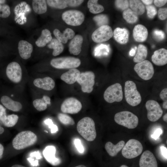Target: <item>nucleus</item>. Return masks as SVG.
<instances>
[{
  "instance_id": "55",
  "label": "nucleus",
  "mask_w": 167,
  "mask_h": 167,
  "mask_svg": "<svg viewBox=\"0 0 167 167\" xmlns=\"http://www.w3.org/2000/svg\"><path fill=\"white\" fill-rule=\"evenodd\" d=\"M141 1L147 5H151L153 2V1L151 0H142Z\"/></svg>"
},
{
  "instance_id": "21",
  "label": "nucleus",
  "mask_w": 167,
  "mask_h": 167,
  "mask_svg": "<svg viewBox=\"0 0 167 167\" xmlns=\"http://www.w3.org/2000/svg\"><path fill=\"white\" fill-rule=\"evenodd\" d=\"M53 34L57 40L63 44L66 43L68 40L72 39L75 36L74 31L69 28L66 29L62 33L55 28L53 31Z\"/></svg>"
},
{
  "instance_id": "31",
  "label": "nucleus",
  "mask_w": 167,
  "mask_h": 167,
  "mask_svg": "<svg viewBox=\"0 0 167 167\" xmlns=\"http://www.w3.org/2000/svg\"><path fill=\"white\" fill-rule=\"evenodd\" d=\"M148 54L146 47L142 44L138 45L137 52L133 58V61L136 63H139L145 60Z\"/></svg>"
},
{
  "instance_id": "43",
  "label": "nucleus",
  "mask_w": 167,
  "mask_h": 167,
  "mask_svg": "<svg viewBox=\"0 0 167 167\" xmlns=\"http://www.w3.org/2000/svg\"><path fill=\"white\" fill-rule=\"evenodd\" d=\"M161 98L163 101V107L165 109H167V88L163 89L161 92L160 95Z\"/></svg>"
},
{
  "instance_id": "23",
  "label": "nucleus",
  "mask_w": 167,
  "mask_h": 167,
  "mask_svg": "<svg viewBox=\"0 0 167 167\" xmlns=\"http://www.w3.org/2000/svg\"><path fill=\"white\" fill-rule=\"evenodd\" d=\"M1 101L7 109L14 112H18L22 108L21 104L13 100L7 96H2L1 98Z\"/></svg>"
},
{
  "instance_id": "19",
  "label": "nucleus",
  "mask_w": 167,
  "mask_h": 167,
  "mask_svg": "<svg viewBox=\"0 0 167 167\" xmlns=\"http://www.w3.org/2000/svg\"><path fill=\"white\" fill-rule=\"evenodd\" d=\"M56 151L55 147L52 145L46 147L43 152V154L46 160L53 165H57L61 162L59 158L55 156Z\"/></svg>"
},
{
  "instance_id": "52",
  "label": "nucleus",
  "mask_w": 167,
  "mask_h": 167,
  "mask_svg": "<svg viewBox=\"0 0 167 167\" xmlns=\"http://www.w3.org/2000/svg\"><path fill=\"white\" fill-rule=\"evenodd\" d=\"M29 156L31 157H35L37 160L40 159L42 157L39 151H35L30 153Z\"/></svg>"
},
{
  "instance_id": "60",
  "label": "nucleus",
  "mask_w": 167,
  "mask_h": 167,
  "mask_svg": "<svg viewBox=\"0 0 167 167\" xmlns=\"http://www.w3.org/2000/svg\"><path fill=\"white\" fill-rule=\"evenodd\" d=\"M6 1L5 0H0V4H5Z\"/></svg>"
},
{
  "instance_id": "48",
  "label": "nucleus",
  "mask_w": 167,
  "mask_h": 167,
  "mask_svg": "<svg viewBox=\"0 0 167 167\" xmlns=\"http://www.w3.org/2000/svg\"><path fill=\"white\" fill-rule=\"evenodd\" d=\"M74 144L76 148L79 153H82L84 152V148L79 139H75L74 140Z\"/></svg>"
},
{
  "instance_id": "61",
  "label": "nucleus",
  "mask_w": 167,
  "mask_h": 167,
  "mask_svg": "<svg viewBox=\"0 0 167 167\" xmlns=\"http://www.w3.org/2000/svg\"><path fill=\"white\" fill-rule=\"evenodd\" d=\"M75 167H86L84 165H79L76 166H75Z\"/></svg>"
},
{
  "instance_id": "33",
  "label": "nucleus",
  "mask_w": 167,
  "mask_h": 167,
  "mask_svg": "<svg viewBox=\"0 0 167 167\" xmlns=\"http://www.w3.org/2000/svg\"><path fill=\"white\" fill-rule=\"evenodd\" d=\"M130 5L131 9L138 15H141L144 13L145 11L144 6L140 1L130 0Z\"/></svg>"
},
{
  "instance_id": "41",
  "label": "nucleus",
  "mask_w": 167,
  "mask_h": 167,
  "mask_svg": "<svg viewBox=\"0 0 167 167\" xmlns=\"http://www.w3.org/2000/svg\"><path fill=\"white\" fill-rule=\"evenodd\" d=\"M147 10V15L149 18L152 19L157 14V10L155 7L152 5H147L146 6Z\"/></svg>"
},
{
  "instance_id": "36",
  "label": "nucleus",
  "mask_w": 167,
  "mask_h": 167,
  "mask_svg": "<svg viewBox=\"0 0 167 167\" xmlns=\"http://www.w3.org/2000/svg\"><path fill=\"white\" fill-rule=\"evenodd\" d=\"M58 118L61 123L65 125H73L75 122L74 119L69 115L62 113H59Z\"/></svg>"
},
{
  "instance_id": "30",
  "label": "nucleus",
  "mask_w": 167,
  "mask_h": 167,
  "mask_svg": "<svg viewBox=\"0 0 167 167\" xmlns=\"http://www.w3.org/2000/svg\"><path fill=\"white\" fill-rule=\"evenodd\" d=\"M47 47L50 49H53L52 55L55 56L61 54L64 48L62 43L56 38H53L50 43L47 44Z\"/></svg>"
},
{
  "instance_id": "45",
  "label": "nucleus",
  "mask_w": 167,
  "mask_h": 167,
  "mask_svg": "<svg viewBox=\"0 0 167 167\" xmlns=\"http://www.w3.org/2000/svg\"><path fill=\"white\" fill-rule=\"evenodd\" d=\"M159 18L161 20H164L167 18V8H161L159 9L158 12Z\"/></svg>"
},
{
  "instance_id": "56",
  "label": "nucleus",
  "mask_w": 167,
  "mask_h": 167,
  "mask_svg": "<svg viewBox=\"0 0 167 167\" xmlns=\"http://www.w3.org/2000/svg\"><path fill=\"white\" fill-rule=\"evenodd\" d=\"M4 151V148L2 145L0 143V159L2 157V155L3 154Z\"/></svg>"
},
{
  "instance_id": "46",
  "label": "nucleus",
  "mask_w": 167,
  "mask_h": 167,
  "mask_svg": "<svg viewBox=\"0 0 167 167\" xmlns=\"http://www.w3.org/2000/svg\"><path fill=\"white\" fill-rule=\"evenodd\" d=\"M7 116L6 109L0 104V120L3 124L6 121Z\"/></svg>"
},
{
  "instance_id": "42",
  "label": "nucleus",
  "mask_w": 167,
  "mask_h": 167,
  "mask_svg": "<svg viewBox=\"0 0 167 167\" xmlns=\"http://www.w3.org/2000/svg\"><path fill=\"white\" fill-rule=\"evenodd\" d=\"M152 34L154 38L159 41L163 40L165 37L164 32L158 29L155 30L153 32Z\"/></svg>"
},
{
  "instance_id": "39",
  "label": "nucleus",
  "mask_w": 167,
  "mask_h": 167,
  "mask_svg": "<svg viewBox=\"0 0 167 167\" xmlns=\"http://www.w3.org/2000/svg\"><path fill=\"white\" fill-rule=\"evenodd\" d=\"M11 14V9L8 5L5 3L0 4V17L7 18Z\"/></svg>"
},
{
  "instance_id": "25",
  "label": "nucleus",
  "mask_w": 167,
  "mask_h": 167,
  "mask_svg": "<svg viewBox=\"0 0 167 167\" xmlns=\"http://www.w3.org/2000/svg\"><path fill=\"white\" fill-rule=\"evenodd\" d=\"M113 36L117 42L121 44H125L128 41L129 32L125 28H117L113 32Z\"/></svg>"
},
{
  "instance_id": "9",
  "label": "nucleus",
  "mask_w": 167,
  "mask_h": 167,
  "mask_svg": "<svg viewBox=\"0 0 167 167\" xmlns=\"http://www.w3.org/2000/svg\"><path fill=\"white\" fill-rule=\"evenodd\" d=\"M134 70L140 78L145 80L150 79L154 74L153 65L148 60L137 63L134 66Z\"/></svg>"
},
{
  "instance_id": "51",
  "label": "nucleus",
  "mask_w": 167,
  "mask_h": 167,
  "mask_svg": "<svg viewBox=\"0 0 167 167\" xmlns=\"http://www.w3.org/2000/svg\"><path fill=\"white\" fill-rule=\"evenodd\" d=\"M166 0H155L154 1V4L157 7H161L165 5L167 3Z\"/></svg>"
},
{
  "instance_id": "1",
  "label": "nucleus",
  "mask_w": 167,
  "mask_h": 167,
  "mask_svg": "<svg viewBox=\"0 0 167 167\" xmlns=\"http://www.w3.org/2000/svg\"><path fill=\"white\" fill-rule=\"evenodd\" d=\"M77 129L80 135L88 141H93L96 137L95 123L91 118L85 117L80 120L77 124Z\"/></svg>"
},
{
  "instance_id": "35",
  "label": "nucleus",
  "mask_w": 167,
  "mask_h": 167,
  "mask_svg": "<svg viewBox=\"0 0 167 167\" xmlns=\"http://www.w3.org/2000/svg\"><path fill=\"white\" fill-rule=\"evenodd\" d=\"M46 1L49 6L56 9H63L68 6L65 0H47Z\"/></svg>"
},
{
  "instance_id": "28",
  "label": "nucleus",
  "mask_w": 167,
  "mask_h": 167,
  "mask_svg": "<svg viewBox=\"0 0 167 167\" xmlns=\"http://www.w3.org/2000/svg\"><path fill=\"white\" fill-rule=\"evenodd\" d=\"M50 98L46 95L44 96L41 98L36 99L32 102L34 107L38 111H41L45 110L48 104H50Z\"/></svg>"
},
{
  "instance_id": "40",
  "label": "nucleus",
  "mask_w": 167,
  "mask_h": 167,
  "mask_svg": "<svg viewBox=\"0 0 167 167\" xmlns=\"http://www.w3.org/2000/svg\"><path fill=\"white\" fill-rule=\"evenodd\" d=\"M115 4L117 8L123 11L128 8L129 5L128 1L126 0H115Z\"/></svg>"
},
{
  "instance_id": "44",
  "label": "nucleus",
  "mask_w": 167,
  "mask_h": 167,
  "mask_svg": "<svg viewBox=\"0 0 167 167\" xmlns=\"http://www.w3.org/2000/svg\"><path fill=\"white\" fill-rule=\"evenodd\" d=\"M45 123L48 125L49 127L51 129L52 133H56L58 131V127L57 125L53 124L52 120L49 118L46 119L44 121Z\"/></svg>"
},
{
  "instance_id": "11",
  "label": "nucleus",
  "mask_w": 167,
  "mask_h": 167,
  "mask_svg": "<svg viewBox=\"0 0 167 167\" xmlns=\"http://www.w3.org/2000/svg\"><path fill=\"white\" fill-rule=\"evenodd\" d=\"M113 35L111 28L108 25L99 27L92 33V39L95 43H100L107 41Z\"/></svg>"
},
{
  "instance_id": "57",
  "label": "nucleus",
  "mask_w": 167,
  "mask_h": 167,
  "mask_svg": "<svg viewBox=\"0 0 167 167\" xmlns=\"http://www.w3.org/2000/svg\"><path fill=\"white\" fill-rule=\"evenodd\" d=\"M2 123L1 121L0 120V134H2L4 131V129L2 126Z\"/></svg>"
},
{
  "instance_id": "47",
  "label": "nucleus",
  "mask_w": 167,
  "mask_h": 167,
  "mask_svg": "<svg viewBox=\"0 0 167 167\" xmlns=\"http://www.w3.org/2000/svg\"><path fill=\"white\" fill-rule=\"evenodd\" d=\"M67 6L71 7L78 6L81 4L84 1L82 0H65Z\"/></svg>"
},
{
  "instance_id": "24",
  "label": "nucleus",
  "mask_w": 167,
  "mask_h": 167,
  "mask_svg": "<svg viewBox=\"0 0 167 167\" xmlns=\"http://www.w3.org/2000/svg\"><path fill=\"white\" fill-rule=\"evenodd\" d=\"M80 73V71L76 68L71 69L62 74L60 78L67 84H71L76 81Z\"/></svg>"
},
{
  "instance_id": "22",
  "label": "nucleus",
  "mask_w": 167,
  "mask_h": 167,
  "mask_svg": "<svg viewBox=\"0 0 167 167\" xmlns=\"http://www.w3.org/2000/svg\"><path fill=\"white\" fill-rule=\"evenodd\" d=\"M133 35L135 41L138 42H143L147 38L148 32L147 28L144 26L138 24L135 26Z\"/></svg>"
},
{
  "instance_id": "16",
  "label": "nucleus",
  "mask_w": 167,
  "mask_h": 167,
  "mask_svg": "<svg viewBox=\"0 0 167 167\" xmlns=\"http://www.w3.org/2000/svg\"><path fill=\"white\" fill-rule=\"evenodd\" d=\"M139 167H158L156 158L149 150L145 151L142 154L139 161Z\"/></svg>"
},
{
  "instance_id": "12",
  "label": "nucleus",
  "mask_w": 167,
  "mask_h": 167,
  "mask_svg": "<svg viewBox=\"0 0 167 167\" xmlns=\"http://www.w3.org/2000/svg\"><path fill=\"white\" fill-rule=\"evenodd\" d=\"M147 110L148 119L152 122H156L162 116L163 111L158 103L154 100L148 101L145 104Z\"/></svg>"
},
{
  "instance_id": "29",
  "label": "nucleus",
  "mask_w": 167,
  "mask_h": 167,
  "mask_svg": "<svg viewBox=\"0 0 167 167\" xmlns=\"http://www.w3.org/2000/svg\"><path fill=\"white\" fill-rule=\"evenodd\" d=\"M32 7L34 11L36 14L41 15L47 11V3L45 0H33L32 1Z\"/></svg>"
},
{
  "instance_id": "17",
  "label": "nucleus",
  "mask_w": 167,
  "mask_h": 167,
  "mask_svg": "<svg viewBox=\"0 0 167 167\" xmlns=\"http://www.w3.org/2000/svg\"><path fill=\"white\" fill-rule=\"evenodd\" d=\"M33 83L36 87L47 91L52 90L55 86L54 80L49 77L36 79L34 80Z\"/></svg>"
},
{
  "instance_id": "59",
  "label": "nucleus",
  "mask_w": 167,
  "mask_h": 167,
  "mask_svg": "<svg viewBox=\"0 0 167 167\" xmlns=\"http://www.w3.org/2000/svg\"><path fill=\"white\" fill-rule=\"evenodd\" d=\"M11 167H25L24 166L20 165H13Z\"/></svg>"
},
{
  "instance_id": "50",
  "label": "nucleus",
  "mask_w": 167,
  "mask_h": 167,
  "mask_svg": "<svg viewBox=\"0 0 167 167\" xmlns=\"http://www.w3.org/2000/svg\"><path fill=\"white\" fill-rule=\"evenodd\" d=\"M162 131L161 128H158L155 131L153 134L151 135V137L156 140L162 134Z\"/></svg>"
},
{
  "instance_id": "2",
  "label": "nucleus",
  "mask_w": 167,
  "mask_h": 167,
  "mask_svg": "<svg viewBox=\"0 0 167 167\" xmlns=\"http://www.w3.org/2000/svg\"><path fill=\"white\" fill-rule=\"evenodd\" d=\"M37 139V136L32 132L30 131H22L13 139L12 145L15 149H23L34 144Z\"/></svg>"
},
{
  "instance_id": "49",
  "label": "nucleus",
  "mask_w": 167,
  "mask_h": 167,
  "mask_svg": "<svg viewBox=\"0 0 167 167\" xmlns=\"http://www.w3.org/2000/svg\"><path fill=\"white\" fill-rule=\"evenodd\" d=\"M160 152L162 156L165 160L167 161V149L164 146L161 145L160 148Z\"/></svg>"
},
{
  "instance_id": "10",
  "label": "nucleus",
  "mask_w": 167,
  "mask_h": 167,
  "mask_svg": "<svg viewBox=\"0 0 167 167\" xmlns=\"http://www.w3.org/2000/svg\"><path fill=\"white\" fill-rule=\"evenodd\" d=\"M62 17L66 23L72 26L80 25L84 22L85 19L84 13L77 10L66 11L62 13Z\"/></svg>"
},
{
  "instance_id": "53",
  "label": "nucleus",
  "mask_w": 167,
  "mask_h": 167,
  "mask_svg": "<svg viewBox=\"0 0 167 167\" xmlns=\"http://www.w3.org/2000/svg\"><path fill=\"white\" fill-rule=\"evenodd\" d=\"M27 160L30 163L31 165L33 166H37L39 165V162L38 160H35L32 157L28 158Z\"/></svg>"
},
{
  "instance_id": "13",
  "label": "nucleus",
  "mask_w": 167,
  "mask_h": 167,
  "mask_svg": "<svg viewBox=\"0 0 167 167\" xmlns=\"http://www.w3.org/2000/svg\"><path fill=\"white\" fill-rule=\"evenodd\" d=\"M6 73L8 78L13 83H19L22 79V68L19 64L16 62H12L8 65Z\"/></svg>"
},
{
  "instance_id": "63",
  "label": "nucleus",
  "mask_w": 167,
  "mask_h": 167,
  "mask_svg": "<svg viewBox=\"0 0 167 167\" xmlns=\"http://www.w3.org/2000/svg\"><path fill=\"white\" fill-rule=\"evenodd\" d=\"M44 131L45 132H47V133H48V132L47 131H45H45Z\"/></svg>"
},
{
  "instance_id": "26",
  "label": "nucleus",
  "mask_w": 167,
  "mask_h": 167,
  "mask_svg": "<svg viewBox=\"0 0 167 167\" xmlns=\"http://www.w3.org/2000/svg\"><path fill=\"white\" fill-rule=\"evenodd\" d=\"M50 31L47 28L43 29L40 36L35 41V44L38 48H42L48 44L52 39Z\"/></svg>"
},
{
  "instance_id": "58",
  "label": "nucleus",
  "mask_w": 167,
  "mask_h": 167,
  "mask_svg": "<svg viewBox=\"0 0 167 167\" xmlns=\"http://www.w3.org/2000/svg\"><path fill=\"white\" fill-rule=\"evenodd\" d=\"M163 120L167 122V113H165L163 117Z\"/></svg>"
},
{
  "instance_id": "37",
  "label": "nucleus",
  "mask_w": 167,
  "mask_h": 167,
  "mask_svg": "<svg viewBox=\"0 0 167 167\" xmlns=\"http://www.w3.org/2000/svg\"><path fill=\"white\" fill-rule=\"evenodd\" d=\"M93 20L96 23L97 25L100 27L105 25H107L109 23L108 16L105 14H99L95 16Z\"/></svg>"
},
{
  "instance_id": "20",
  "label": "nucleus",
  "mask_w": 167,
  "mask_h": 167,
  "mask_svg": "<svg viewBox=\"0 0 167 167\" xmlns=\"http://www.w3.org/2000/svg\"><path fill=\"white\" fill-rule=\"evenodd\" d=\"M152 62L156 65L162 66L167 63V50L161 48L155 51L151 57Z\"/></svg>"
},
{
  "instance_id": "14",
  "label": "nucleus",
  "mask_w": 167,
  "mask_h": 167,
  "mask_svg": "<svg viewBox=\"0 0 167 167\" xmlns=\"http://www.w3.org/2000/svg\"><path fill=\"white\" fill-rule=\"evenodd\" d=\"M82 108L81 103L79 100L71 97L63 101L61 106V110L64 113L73 114L78 113Z\"/></svg>"
},
{
  "instance_id": "27",
  "label": "nucleus",
  "mask_w": 167,
  "mask_h": 167,
  "mask_svg": "<svg viewBox=\"0 0 167 167\" xmlns=\"http://www.w3.org/2000/svg\"><path fill=\"white\" fill-rule=\"evenodd\" d=\"M125 144L123 140H121L114 145L110 142H107L105 145V149L108 154L111 156H116L123 148Z\"/></svg>"
},
{
  "instance_id": "8",
  "label": "nucleus",
  "mask_w": 167,
  "mask_h": 167,
  "mask_svg": "<svg viewBox=\"0 0 167 167\" xmlns=\"http://www.w3.org/2000/svg\"><path fill=\"white\" fill-rule=\"evenodd\" d=\"M95 75L91 71L80 73L76 81L81 87L84 92L90 93L92 92L95 84Z\"/></svg>"
},
{
  "instance_id": "34",
  "label": "nucleus",
  "mask_w": 167,
  "mask_h": 167,
  "mask_svg": "<svg viewBox=\"0 0 167 167\" xmlns=\"http://www.w3.org/2000/svg\"><path fill=\"white\" fill-rule=\"evenodd\" d=\"M98 0H89L87 3L89 11L94 14L100 13L104 10V7L98 3Z\"/></svg>"
},
{
  "instance_id": "7",
  "label": "nucleus",
  "mask_w": 167,
  "mask_h": 167,
  "mask_svg": "<svg viewBox=\"0 0 167 167\" xmlns=\"http://www.w3.org/2000/svg\"><path fill=\"white\" fill-rule=\"evenodd\" d=\"M103 96L105 100L109 103L121 101L123 98L121 85L116 83L109 86L105 91Z\"/></svg>"
},
{
  "instance_id": "62",
  "label": "nucleus",
  "mask_w": 167,
  "mask_h": 167,
  "mask_svg": "<svg viewBox=\"0 0 167 167\" xmlns=\"http://www.w3.org/2000/svg\"><path fill=\"white\" fill-rule=\"evenodd\" d=\"M120 167H128L125 165H122Z\"/></svg>"
},
{
  "instance_id": "18",
  "label": "nucleus",
  "mask_w": 167,
  "mask_h": 167,
  "mask_svg": "<svg viewBox=\"0 0 167 167\" xmlns=\"http://www.w3.org/2000/svg\"><path fill=\"white\" fill-rule=\"evenodd\" d=\"M83 42V38L82 36L79 35L75 36L69 45V50L70 54L74 55H79L81 52Z\"/></svg>"
},
{
  "instance_id": "32",
  "label": "nucleus",
  "mask_w": 167,
  "mask_h": 167,
  "mask_svg": "<svg viewBox=\"0 0 167 167\" xmlns=\"http://www.w3.org/2000/svg\"><path fill=\"white\" fill-rule=\"evenodd\" d=\"M138 15L130 8L124 11L122 16L124 19L128 23L133 24L136 23L138 19Z\"/></svg>"
},
{
  "instance_id": "4",
  "label": "nucleus",
  "mask_w": 167,
  "mask_h": 167,
  "mask_svg": "<svg viewBox=\"0 0 167 167\" xmlns=\"http://www.w3.org/2000/svg\"><path fill=\"white\" fill-rule=\"evenodd\" d=\"M115 122L119 125L129 129H134L138 125V117L129 111H122L117 113L114 116Z\"/></svg>"
},
{
  "instance_id": "6",
  "label": "nucleus",
  "mask_w": 167,
  "mask_h": 167,
  "mask_svg": "<svg viewBox=\"0 0 167 167\" xmlns=\"http://www.w3.org/2000/svg\"><path fill=\"white\" fill-rule=\"evenodd\" d=\"M143 146L138 140L134 139L129 140L122 148V156L127 159L135 158L139 155L143 150Z\"/></svg>"
},
{
  "instance_id": "5",
  "label": "nucleus",
  "mask_w": 167,
  "mask_h": 167,
  "mask_svg": "<svg viewBox=\"0 0 167 167\" xmlns=\"http://www.w3.org/2000/svg\"><path fill=\"white\" fill-rule=\"evenodd\" d=\"M81 64L80 60L72 57H64L54 58L50 62L51 65L58 69L75 68Z\"/></svg>"
},
{
  "instance_id": "54",
  "label": "nucleus",
  "mask_w": 167,
  "mask_h": 167,
  "mask_svg": "<svg viewBox=\"0 0 167 167\" xmlns=\"http://www.w3.org/2000/svg\"><path fill=\"white\" fill-rule=\"evenodd\" d=\"M136 49V47H135L134 48H132L131 49L129 52V54L131 56H133L135 55Z\"/></svg>"
},
{
  "instance_id": "38",
  "label": "nucleus",
  "mask_w": 167,
  "mask_h": 167,
  "mask_svg": "<svg viewBox=\"0 0 167 167\" xmlns=\"http://www.w3.org/2000/svg\"><path fill=\"white\" fill-rule=\"evenodd\" d=\"M19 119L18 115L12 114L7 115L6 119L3 124L7 127H12L17 123Z\"/></svg>"
},
{
  "instance_id": "15",
  "label": "nucleus",
  "mask_w": 167,
  "mask_h": 167,
  "mask_svg": "<svg viewBox=\"0 0 167 167\" xmlns=\"http://www.w3.org/2000/svg\"><path fill=\"white\" fill-rule=\"evenodd\" d=\"M18 49L20 56L22 59L27 60L29 58L33 51V46L28 41L21 40L18 42Z\"/></svg>"
},
{
  "instance_id": "3",
  "label": "nucleus",
  "mask_w": 167,
  "mask_h": 167,
  "mask_svg": "<svg viewBox=\"0 0 167 167\" xmlns=\"http://www.w3.org/2000/svg\"><path fill=\"white\" fill-rule=\"evenodd\" d=\"M124 92L126 101L130 105L135 106L141 103V95L137 89L135 84L133 81L128 80L125 82Z\"/></svg>"
}]
</instances>
